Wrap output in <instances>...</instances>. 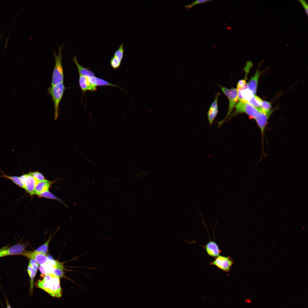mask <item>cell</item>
<instances>
[{
    "label": "cell",
    "instance_id": "11",
    "mask_svg": "<svg viewBox=\"0 0 308 308\" xmlns=\"http://www.w3.org/2000/svg\"><path fill=\"white\" fill-rule=\"evenodd\" d=\"M23 255L30 259L35 260L40 265L46 263L49 260V258L46 254L34 251L33 252L25 251Z\"/></svg>",
    "mask_w": 308,
    "mask_h": 308
},
{
    "label": "cell",
    "instance_id": "22",
    "mask_svg": "<svg viewBox=\"0 0 308 308\" xmlns=\"http://www.w3.org/2000/svg\"><path fill=\"white\" fill-rule=\"evenodd\" d=\"M52 237L50 236L46 242L38 247L34 251L46 254L48 251V246Z\"/></svg>",
    "mask_w": 308,
    "mask_h": 308
},
{
    "label": "cell",
    "instance_id": "33",
    "mask_svg": "<svg viewBox=\"0 0 308 308\" xmlns=\"http://www.w3.org/2000/svg\"><path fill=\"white\" fill-rule=\"evenodd\" d=\"M7 247H8V246H4V247H2V248H0V253H1V251H2V250H3V249H5V248H7Z\"/></svg>",
    "mask_w": 308,
    "mask_h": 308
},
{
    "label": "cell",
    "instance_id": "20",
    "mask_svg": "<svg viewBox=\"0 0 308 308\" xmlns=\"http://www.w3.org/2000/svg\"><path fill=\"white\" fill-rule=\"evenodd\" d=\"M0 173L2 174V175H0V177L10 179L18 186L25 189L24 185L20 177L8 175L5 174L2 171H0Z\"/></svg>",
    "mask_w": 308,
    "mask_h": 308
},
{
    "label": "cell",
    "instance_id": "8",
    "mask_svg": "<svg viewBox=\"0 0 308 308\" xmlns=\"http://www.w3.org/2000/svg\"><path fill=\"white\" fill-rule=\"evenodd\" d=\"M20 177L24 185L25 190L30 195L35 194V189L37 184L30 172L21 175Z\"/></svg>",
    "mask_w": 308,
    "mask_h": 308
},
{
    "label": "cell",
    "instance_id": "4",
    "mask_svg": "<svg viewBox=\"0 0 308 308\" xmlns=\"http://www.w3.org/2000/svg\"><path fill=\"white\" fill-rule=\"evenodd\" d=\"M219 86L223 92L228 97L229 102V105L227 114L224 119L218 123L219 126L228 119L238 100V93L236 88H232L231 89H229L224 87H221L220 86Z\"/></svg>",
    "mask_w": 308,
    "mask_h": 308
},
{
    "label": "cell",
    "instance_id": "9",
    "mask_svg": "<svg viewBox=\"0 0 308 308\" xmlns=\"http://www.w3.org/2000/svg\"><path fill=\"white\" fill-rule=\"evenodd\" d=\"M25 247V244H21L15 245L9 248L8 246L1 252L0 258L13 255H23L26 251Z\"/></svg>",
    "mask_w": 308,
    "mask_h": 308
},
{
    "label": "cell",
    "instance_id": "3",
    "mask_svg": "<svg viewBox=\"0 0 308 308\" xmlns=\"http://www.w3.org/2000/svg\"><path fill=\"white\" fill-rule=\"evenodd\" d=\"M66 89L63 83L54 86H51L48 89V92L51 96L54 104V119H57L59 112V105Z\"/></svg>",
    "mask_w": 308,
    "mask_h": 308
},
{
    "label": "cell",
    "instance_id": "2",
    "mask_svg": "<svg viewBox=\"0 0 308 308\" xmlns=\"http://www.w3.org/2000/svg\"><path fill=\"white\" fill-rule=\"evenodd\" d=\"M63 46V44L59 46L58 54L56 53L55 51H53L55 64L52 73L51 86H54L63 82L64 76L62 66L63 55L62 53Z\"/></svg>",
    "mask_w": 308,
    "mask_h": 308
},
{
    "label": "cell",
    "instance_id": "19",
    "mask_svg": "<svg viewBox=\"0 0 308 308\" xmlns=\"http://www.w3.org/2000/svg\"><path fill=\"white\" fill-rule=\"evenodd\" d=\"M27 271L30 279L29 294L30 295H32L33 290L34 279L37 271L34 270L29 264H28V266Z\"/></svg>",
    "mask_w": 308,
    "mask_h": 308
},
{
    "label": "cell",
    "instance_id": "27",
    "mask_svg": "<svg viewBox=\"0 0 308 308\" xmlns=\"http://www.w3.org/2000/svg\"><path fill=\"white\" fill-rule=\"evenodd\" d=\"M121 63L118 59L114 56L111 58L110 62L111 66L114 70L118 69Z\"/></svg>",
    "mask_w": 308,
    "mask_h": 308
},
{
    "label": "cell",
    "instance_id": "6",
    "mask_svg": "<svg viewBox=\"0 0 308 308\" xmlns=\"http://www.w3.org/2000/svg\"><path fill=\"white\" fill-rule=\"evenodd\" d=\"M234 263L230 257L219 255L210 262L209 264L215 266L220 269L227 272L230 271Z\"/></svg>",
    "mask_w": 308,
    "mask_h": 308
},
{
    "label": "cell",
    "instance_id": "17",
    "mask_svg": "<svg viewBox=\"0 0 308 308\" xmlns=\"http://www.w3.org/2000/svg\"><path fill=\"white\" fill-rule=\"evenodd\" d=\"M88 78L90 84L96 87L97 86H110L121 88L116 85L112 84L106 80L97 77L95 76L90 78Z\"/></svg>",
    "mask_w": 308,
    "mask_h": 308
},
{
    "label": "cell",
    "instance_id": "16",
    "mask_svg": "<svg viewBox=\"0 0 308 308\" xmlns=\"http://www.w3.org/2000/svg\"><path fill=\"white\" fill-rule=\"evenodd\" d=\"M53 182L48 180L38 182L36 185L35 194L38 195L40 193L48 191Z\"/></svg>",
    "mask_w": 308,
    "mask_h": 308
},
{
    "label": "cell",
    "instance_id": "1",
    "mask_svg": "<svg viewBox=\"0 0 308 308\" xmlns=\"http://www.w3.org/2000/svg\"><path fill=\"white\" fill-rule=\"evenodd\" d=\"M59 278L53 273L47 274L44 275L42 279L37 281L35 285L53 297L60 298L62 291Z\"/></svg>",
    "mask_w": 308,
    "mask_h": 308
},
{
    "label": "cell",
    "instance_id": "26",
    "mask_svg": "<svg viewBox=\"0 0 308 308\" xmlns=\"http://www.w3.org/2000/svg\"><path fill=\"white\" fill-rule=\"evenodd\" d=\"M212 1V0H196L191 4L185 5V8L189 10L196 5L203 4Z\"/></svg>",
    "mask_w": 308,
    "mask_h": 308
},
{
    "label": "cell",
    "instance_id": "32",
    "mask_svg": "<svg viewBox=\"0 0 308 308\" xmlns=\"http://www.w3.org/2000/svg\"><path fill=\"white\" fill-rule=\"evenodd\" d=\"M5 297H6V305H7L6 308H11V306H10V305L9 302L8 301V300L7 298L6 297V296H5Z\"/></svg>",
    "mask_w": 308,
    "mask_h": 308
},
{
    "label": "cell",
    "instance_id": "5",
    "mask_svg": "<svg viewBox=\"0 0 308 308\" xmlns=\"http://www.w3.org/2000/svg\"><path fill=\"white\" fill-rule=\"evenodd\" d=\"M235 111L234 115L245 113L251 118L254 119L257 116L258 110L246 101H239L235 106Z\"/></svg>",
    "mask_w": 308,
    "mask_h": 308
},
{
    "label": "cell",
    "instance_id": "25",
    "mask_svg": "<svg viewBox=\"0 0 308 308\" xmlns=\"http://www.w3.org/2000/svg\"><path fill=\"white\" fill-rule=\"evenodd\" d=\"M271 106L270 103L267 101L262 100V102L261 109L265 113H268L270 112Z\"/></svg>",
    "mask_w": 308,
    "mask_h": 308
},
{
    "label": "cell",
    "instance_id": "7",
    "mask_svg": "<svg viewBox=\"0 0 308 308\" xmlns=\"http://www.w3.org/2000/svg\"><path fill=\"white\" fill-rule=\"evenodd\" d=\"M272 112V111L267 113H264L258 111V114L254 119L260 130L262 140L263 149L264 146V135L265 130L268 120Z\"/></svg>",
    "mask_w": 308,
    "mask_h": 308
},
{
    "label": "cell",
    "instance_id": "21",
    "mask_svg": "<svg viewBox=\"0 0 308 308\" xmlns=\"http://www.w3.org/2000/svg\"><path fill=\"white\" fill-rule=\"evenodd\" d=\"M262 100L259 97L254 95L247 101L252 106L256 108L257 110L261 108Z\"/></svg>",
    "mask_w": 308,
    "mask_h": 308
},
{
    "label": "cell",
    "instance_id": "12",
    "mask_svg": "<svg viewBox=\"0 0 308 308\" xmlns=\"http://www.w3.org/2000/svg\"><path fill=\"white\" fill-rule=\"evenodd\" d=\"M209 256L216 257L220 255L221 251L218 244L214 241H210L205 245L202 246Z\"/></svg>",
    "mask_w": 308,
    "mask_h": 308
},
{
    "label": "cell",
    "instance_id": "14",
    "mask_svg": "<svg viewBox=\"0 0 308 308\" xmlns=\"http://www.w3.org/2000/svg\"><path fill=\"white\" fill-rule=\"evenodd\" d=\"M79 83L82 93H85L87 90L94 92L97 90L96 87L92 85L88 78L85 76L80 75Z\"/></svg>",
    "mask_w": 308,
    "mask_h": 308
},
{
    "label": "cell",
    "instance_id": "31",
    "mask_svg": "<svg viewBox=\"0 0 308 308\" xmlns=\"http://www.w3.org/2000/svg\"><path fill=\"white\" fill-rule=\"evenodd\" d=\"M299 1L302 4L303 7L307 15L308 14V4L306 1L304 0H299Z\"/></svg>",
    "mask_w": 308,
    "mask_h": 308
},
{
    "label": "cell",
    "instance_id": "29",
    "mask_svg": "<svg viewBox=\"0 0 308 308\" xmlns=\"http://www.w3.org/2000/svg\"><path fill=\"white\" fill-rule=\"evenodd\" d=\"M38 195L39 196L44 197L48 198L59 200L57 197L49 191L40 193Z\"/></svg>",
    "mask_w": 308,
    "mask_h": 308
},
{
    "label": "cell",
    "instance_id": "28",
    "mask_svg": "<svg viewBox=\"0 0 308 308\" xmlns=\"http://www.w3.org/2000/svg\"><path fill=\"white\" fill-rule=\"evenodd\" d=\"M64 266H62L56 268L54 270L53 273L59 278L64 277L65 276L63 271Z\"/></svg>",
    "mask_w": 308,
    "mask_h": 308
},
{
    "label": "cell",
    "instance_id": "13",
    "mask_svg": "<svg viewBox=\"0 0 308 308\" xmlns=\"http://www.w3.org/2000/svg\"><path fill=\"white\" fill-rule=\"evenodd\" d=\"M220 94L219 92L217 93L214 100L211 105L208 112V119L210 126L218 113V99Z\"/></svg>",
    "mask_w": 308,
    "mask_h": 308
},
{
    "label": "cell",
    "instance_id": "30",
    "mask_svg": "<svg viewBox=\"0 0 308 308\" xmlns=\"http://www.w3.org/2000/svg\"><path fill=\"white\" fill-rule=\"evenodd\" d=\"M29 264L34 270L37 271L38 268V264L34 260L30 259Z\"/></svg>",
    "mask_w": 308,
    "mask_h": 308
},
{
    "label": "cell",
    "instance_id": "15",
    "mask_svg": "<svg viewBox=\"0 0 308 308\" xmlns=\"http://www.w3.org/2000/svg\"><path fill=\"white\" fill-rule=\"evenodd\" d=\"M73 60L76 66L80 75L83 76L88 78L95 76L94 73L89 68L83 67L78 62L76 56L74 57Z\"/></svg>",
    "mask_w": 308,
    "mask_h": 308
},
{
    "label": "cell",
    "instance_id": "18",
    "mask_svg": "<svg viewBox=\"0 0 308 308\" xmlns=\"http://www.w3.org/2000/svg\"><path fill=\"white\" fill-rule=\"evenodd\" d=\"M260 73L258 69L254 75L251 78L247 84L248 89L254 95L256 93L258 79Z\"/></svg>",
    "mask_w": 308,
    "mask_h": 308
},
{
    "label": "cell",
    "instance_id": "10",
    "mask_svg": "<svg viewBox=\"0 0 308 308\" xmlns=\"http://www.w3.org/2000/svg\"><path fill=\"white\" fill-rule=\"evenodd\" d=\"M62 265L63 264L62 263L49 258L47 262L40 265L39 269L42 275L44 276L47 274L53 273L56 268Z\"/></svg>",
    "mask_w": 308,
    "mask_h": 308
},
{
    "label": "cell",
    "instance_id": "24",
    "mask_svg": "<svg viewBox=\"0 0 308 308\" xmlns=\"http://www.w3.org/2000/svg\"><path fill=\"white\" fill-rule=\"evenodd\" d=\"M30 173L35 179L37 183L38 182L46 180L42 174L38 171L30 172Z\"/></svg>",
    "mask_w": 308,
    "mask_h": 308
},
{
    "label": "cell",
    "instance_id": "23",
    "mask_svg": "<svg viewBox=\"0 0 308 308\" xmlns=\"http://www.w3.org/2000/svg\"><path fill=\"white\" fill-rule=\"evenodd\" d=\"M124 51L123 43H122L120 44L118 48L115 51L113 56L121 62L123 57Z\"/></svg>",
    "mask_w": 308,
    "mask_h": 308
}]
</instances>
